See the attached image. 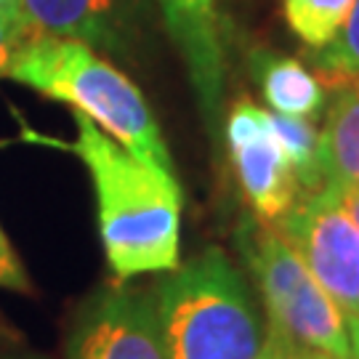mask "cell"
I'll return each instance as SVG.
<instances>
[{"instance_id": "obj_1", "label": "cell", "mask_w": 359, "mask_h": 359, "mask_svg": "<svg viewBox=\"0 0 359 359\" xmlns=\"http://www.w3.org/2000/svg\"><path fill=\"white\" fill-rule=\"evenodd\" d=\"M75 154L88 168L99 234L117 283L179 269L184 194L173 170L139 160L88 117L75 115Z\"/></svg>"}, {"instance_id": "obj_2", "label": "cell", "mask_w": 359, "mask_h": 359, "mask_svg": "<svg viewBox=\"0 0 359 359\" xmlns=\"http://www.w3.org/2000/svg\"><path fill=\"white\" fill-rule=\"evenodd\" d=\"M6 77L53 102L69 104L75 115L88 117L139 160L173 170L170 152L144 93L88 43L53 35L27 38L13 53Z\"/></svg>"}, {"instance_id": "obj_3", "label": "cell", "mask_w": 359, "mask_h": 359, "mask_svg": "<svg viewBox=\"0 0 359 359\" xmlns=\"http://www.w3.org/2000/svg\"><path fill=\"white\" fill-rule=\"evenodd\" d=\"M165 359H258L264 335L243 274L210 248L154 295Z\"/></svg>"}, {"instance_id": "obj_4", "label": "cell", "mask_w": 359, "mask_h": 359, "mask_svg": "<svg viewBox=\"0 0 359 359\" xmlns=\"http://www.w3.org/2000/svg\"><path fill=\"white\" fill-rule=\"evenodd\" d=\"M237 243L256 274L271 327L327 357L348 359L346 317L274 229L264 221H243Z\"/></svg>"}, {"instance_id": "obj_5", "label": "cell", "mask_w": 359, "mask_h": 359, "mask_svg": "<svg viewBox=\"0 0 359 359\" xmlns=\"http://www.w3.org/2000/svg\"><path fill=\"white\" fill-rule=\"evenodd\" d=\"M271 226L338 304L346 325L359 320V226L341 203L338 189L325 187L322 192L298 197Z\"/></svg>"}, {"instance_id": "obj_6", "label": "cell", "mask_w": 359, "mask_h": 359, "mask_svg": "<svg viewBox=\"0 0 359 359\" xmlns=\"http://www.w3.org/2000/svg\"><path fill=\"white\" fill-rule=\"evenodd\" d=\"M231 165L258 221L274 224L298 200V179L274 136L269 112L250 99H240L226 120Z\"/></svg>"}, {"instance_id": "obj_7", "label": "cell", "mask_w": 359, "mask_h": 359, "mask_svg": "<svg viewBox=\"0 0 359 359\" xmlns=\"http://www.w3.org/2000/svg\"><path fill=\"white\" fill-rule=\"evenodd\" d=\"M67 359H165L154 295L99 293L77 317Z\"/></svg>"}, {"instance_id": "obj_8", "label": "cell", "mask_w": 359, "mask_h": 359, "mask_svg": "<svg viewBox=\"0 0 359 359\" xmlns=\"http://www.w3.org/2000/svg\"><path fill=\"white\" fill-rule=\"evenodd\" d=\"M192 80L210 139L218 142L224 104V40L218 0H157Z\"/></svg>"}, {"instance_id": "obj_9", "label": "cell", "mask_w": 359, "mask_h": 359, "mask_svg": "<svg viewBox=\"0 0 359 359\" xmlns=\"http://www.w3.org/2000/svg\"><path fill=\"white\" fill-rule=\"evenodd\" d=\"M115 16L117 0H19L25 38L53 35L109 46Z\"/></svg>"}, {"instance_id": "obj_10", "label": "cell", "mask_w": 359, "mask_h": 359, "mask_svg": "<svg viewBox=\"0 0 359 359\" xmlns=\"http://www.w3.org/2000/svg\"><path fill=\"white\" fill-rule=\"evenodd\" d=\"M333 104L320 130L325 181L333 189L359 187V77H330Z\"/></svg>"}, {"instance_id": "obj_11", "label": "cell", "mask_w": 359, "mask_h": 359, "mask_svg": "<svg viewBox=\"0 0 359 359\" xmlns=\"http://www.w3.org/2000/svg\"><path fill=\"white\" fill-rule=\"evenodd\" d=\"M256 75L264 99L277 115L314 117L325 104V86L298 59L256 53Z\"/></svg>"}, {"instance_id": "obj_12", "label": "cell", "mask_w": 359, "mask_h": 359, "mask_svg": "<svg viewBox=\"0 0 359 359\" xmlns=\"http://www.w3.org/2000/svg\"><path fill=\"white\" fill-rule=\"evenodd\" d=\"M269 123L293 165L298 187L304 189V194L322 192L327 187V181H325V170H322L320 130L314 128L306 117H287L277 115V112H269Z\"/></svg>"}, {"instance_id": "obj_13", "label": "cell", "mask_w": 359, "mask_h": 359, "mask_svg": "<svg viewBox=\"0 0 359 359\" xmlns=\"http://www.w3.org/2000/svg\"><path fill=\"white\" fill-rule=\"evenodd\" d=\"M285 19L311 48H325L344 27L351 0H283Z\"/></svg>"}, {"instance_id": "obj_14", "label": "cell", "mask_w": 359, "mask_h": 359, "mask_svg": "<svg viewBox=\"0 0 359 359\" xmlns=\"http://www.w3.org/2000/svg\"><path fill=\"white\" fill-rule=\"evenodd\" d=\"M317 65L325 80L359 77V0H351L346 22L338 29V35L320 51Z\"/></svg>"}, {"instance_id": "obj_15", "label": "cell", "mask_w": 359, "mask_h": 359, "mask_svg": "<svg viewBox=\"0 0 359 359\" xmlns=\"http://www.w3.org/2000/svg\"><path fill=\"white\" fill-rule=\"evenodd\" d=\"M258 359H333L327 357L325 351H317L311 346H304L293 338H287L285 333H280L277 327H269V335L261 346Z\"/></svg>"}, {"instance_id": "obj_16", "label": "cell", "mask_w": 359, "mask_h": 359, "mask_svg": "<svg viewBox=\"0 0 359 359\" xmlns=\"http://www.w3.org/2000/svg\"><path fill=\"white\" fill-rule=\"evenodd\" d=\"M0 287H8V290H29V280H27V271L22 266L19 256L13 253L8 237L0 229Z\"/></svg>"}, {"instance_id": "obj_17", "label": "cell", "mask_w": 359, "mask_h": 359, "mask_svg": "<svg viewBox=\"0 0 359 359\" xmlns=\"http://www.w3.org/2000/svg\"><path fill=\"white\" fill-rule=\"evenodd\" d=\"M25 29L16 19H6L0 16V77L8 75V67H11V59L16 48L25 43Z\"/></svg>"}, {"instance_id": "obj_18", "label": "cell", "mask_w": 359, "mask_h": 359, "mask_svg": "<svg viewBox=\"0 0 359 359\" xmlns=\"http://www.w3.org/2000/svg\"><path fill=\"white\" fill-rule=\"evenodd\" d=\"M338 197L344 208L348 210V216L354 218V224L359 226V187H348V189H338Z\"/></svg>"}, {"instance_id": "obj_19", "label": "cell", "mask_w": 359, "mask_h": 359, "mask_svg": "<svg viewBox=\"0 0 359 359\" xmlns=\"http://www.w3.org/2000/svg\"><path fill=\"white\" fill-rule=\"evenodd\" d=\"M348 346H351L348 359H359V320L348 322Z\"/></svg>"}, {"instance_id": "obj_20", "label": "cell", "mask_w": 359, "mask_h": 359, "mask_svg": "<svg viewBox=\"0 0 359 359\" xmlns=\"http://www.w3.org/2000/svg\"><path fill=\"white\" fill-rule=\"evenodd\" d=\"M0 16L16 19V22L22 25V19H19V0H0ZM22 29H25V27H22Z\"/></svg>"}]
</instances>
